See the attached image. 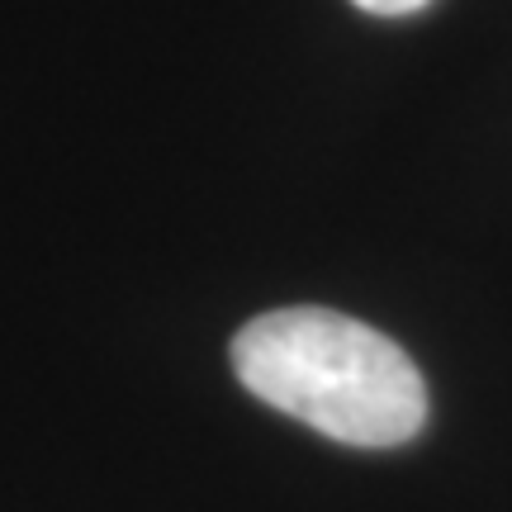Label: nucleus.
<instances>
[{
  "label": "nucleus",
  "instance_id": "obj_1",
  "mask_svg": "<svg viewBox=\"0 0 512 512\" xmlns=\"http://www.w3.org/2000/svg\"><path fill=\"white\" fill-rule=\"evenodd\" d=\"M261 403L347 446H399L427 422V384L399 342L337 309H271L233 337Z\"/></svg>",
  "mask_w": 512,
  "mask_h": 512
},
{
  "label": "nucleus",
  "instance_id": "obj_2",
  "mask_svg": "<svg viewBox=\"0 0 512 512\" xmlns=\"http://www.w3.org/2000/svg\"><path fill=\"white\" fill-rule=\"evenodd\" d=\"M351 5H361L366 15H413L427 0H351Z\"/></svg>",
  "mask_w": 512,
  "mask_h": 512
}]
</instances>
